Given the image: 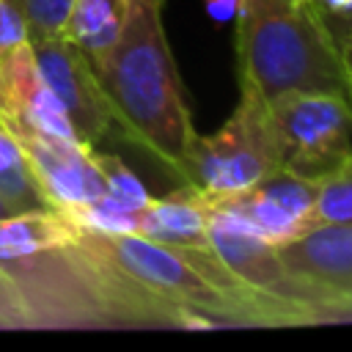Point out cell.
Returning a JSON list of instances; mask_svg holds the SVG:
<instances>
[{"label": "cell", "instance_id": "2e32d148", "mask_svg": "<svg viewBox=\"0 0 352 352\" xmlns=\"http://www.w3.org/2000/svg\"><path fill=\"white\" fill-rule=\"evenodd\" d=\"M77 226L91 228V231H102V234H138V214L140 212H129L121 209L116 204H110L107 198H96L91 204L74 206L66 212Z\"/></svg>", "mask_w": 352, "mask_h": 352}, {"label": "cell", "instance_id": "7402d4cb", "mask_svg": "<svg viewBox=\"0 0 352 352\" xmlns=\"http://www.w3.org/2000/svg\"><path fill=\"white\" fill-rule=\"evenodd\" d=\"M14 212H19V209H16V206H14V204L0 192V220H3V217H8V214H14Z\"/></svg>", "mask_w": 352, "mask_h": 352}, {"label": "cell", "instance_id": "e0dca14e", "mask_svg": "<svg viewBox=\"0 0 352 352\" xmlns=\"http://www.w3.org/2000/svg\"><path fill=\"white\" fill-rule=\"evenodd\" d=\"M16 3L25 14L30 38L60 36L69 6H72V0H16Z\"/></svg>", "mask_w": 352, "mask_h": 352}, {"label": "cell", "instance_id": "d6986e66", "mask_svg": "<svg viewBox=\"0 0 352 352\" xmlns=\"http://www.w3.org/2000/svg\"><path fill=\"white\" fill-rule=\"evenodd\" d=\"M316 19L322 22V28H324V33L330 36V41H333L336 50H341L344 41L352 36V6L344 8V11H338V14H322V16H316Z\"/></svg>", "mask_w": 352, "mask_h": 352}, {"label": "cell", "instance_id": "603a6c76", "mask_svg": "<svg viewBox=\"0 0 352 352\" xmlns=\"http://www.w3.org/2000/svg\"><path fill=\"white\" fill-rule=\"evenodd\" d=\"M162 3H165V0H162Z\"/></svg>", "mask_w": 352, "mask_h": 352}, {"label": "cell", "instance_id": "9c48e42d", "mask_svg": "<svg viewBox=\"0 0 352 352\" xmlns=\"http://www.w3.org/2000/svg\"><path fill=\"white\" fill-rule=\"evenodd\" d=\"M209 209L212 198L204 190L184 184L165 198H151L148 206L140 209L138 234L168 248L209 245Z\"/></svg>", "mask_w": 352, "mask_h": 352}, {"label": "cell", "instance_id": "5bb4252c", "mask_svg": "<svg viewBox=\"0 0 352 352\" xmlns=\"http://www.w3.org/2000/svg\"><path fill=\"white\" fill-rule=\"evenodd\" d=\"M316 184H319L316 179H305V176H297V173L278 168L275 173L264 176L253 187L267 192L278 206H283L294 220H300L302 228H308L311 226V209L316 201Z\"/></svg>", "mask_w": 352, "mask_h": 352}, {"label": "cell", "instance_id": "44dd1931", "mask_svg": "<svg viewBox=\"0 0 352 352\" xmlns=\"http://www.w3.org/2000/svg\"><path fill=\"white\" fill-rule=\"evenodd\" d=\"M341 55V66H344V82H346V102L352 104V36L344 41V47L338 50Z\"/></svg>", "mask_w": 352, "mask_h": 352}, {"label": "cell", "instance_id": "6da1fadb", "mask_svg": "<svg viewBox=\"0 0 352 352\" xmlns=\"http://www.w3.org/2000/svg\"><path fill=\"white\" fill-rule=\"evenodd\" d=\"M116 129L184 182L195 138L162 28V0H126L118 41L94 69Z\"/></svg>", "mask_w": 352, "mask_h": 352}, {"label": "cell", "instance_id": "30bf717a", "mask_svg": "<svg viewBox=\"0 0 352 352\" xmlns=\"http://www.w3.org/2000/svg\"><path fill=\"white\" fill-rule=\"evenodd\" d=\"M77 234V223L60 209H25L0 220V267L63 248Z\"/></svg>", "mask_w": 352, "mask_h": 352}, {"label": "cell", "instance_id": "52a82bcc", "mask_svg": "<svg viewBox=\"0 0 352 352\" xmlns=\"http://www.w3.org/2000/svg\"><path fill=\"white\" fill-rule=\"evenodd\" d=\"M278 258L333 319L352 314V226H311L278 245Z\"/></svg>", "mask_w": 352, "mask_h": 352}, {"label": "cell", "instance_id": "ffe728a7", "mask_svg": "<svg viewBox=\"0 0 352 352\" xmlns=\"http://www.w3.org/2000/svg\"><path fill=\"white\" fill-rule=\"evenodd\" d=\"M204 6H206V14H209L214 22L226 25V22H234V19H236L242 0H204Z\"/></svg>", "mask_w": 352, "mask_h": 352}, {"label": "cell", "instance_id": "9a60e30c", "mask_svg": "<svg viewBox=\"0 0 352 352\" xmlns=\"http://www.w3.org/2000/svg\"><path fill=\"white\" fill-rule=\"evenodd\" d=\"M94 162L102 173V184H104V195L110 204L129 209V212H140L148 206L151 195L146 192V187L140 184V179L116 157V154H102L94 148Z\"/></svg>", "mask_w": 352, "mask_h": 352}, {"label": "cell", "instance_id": "ac0fdd59", "mask_svg": "<svg viewBox=\"0 0 352 352\" xmlns=\"http://www.w3.org/2000/svg\"><path fill=\"white\" fill-rule=\"evenodd\" d=\"M28 22L16 0H0V55L28 44Z\"/></svg>", "mask_w": 352, "mask_h": 352}, {"label": "cell", "instance_id": "277c9868", "mask_svg": "<svg viewBox=\"0 0 352 352\" xmlns=\"http://www.w3.org/2000/svg\"><path fill=\"white\" fill-rule=\"evenodd\" d=\"M267 104L283 170L319 182L352 157V104L344 96L292 91Z\"/></svg>", "mask_w": 352, "mask_h": 352}, {"label": "cell", "instance_id": "7a4b0ae2", "mask_svg": "<svg viewBox=\"0 0 352 352\" xmlns=\"http://www.w3.org/2000/svg\"><path fill=\"white\" fill-rule=\"evenodd\" d=\"M236 58L239 85L267 102L292 91L346 99L341 55L305 0H242Z\"/></svg>", "mask_w": 352, "mask_h": 352}, {"label": "cell", "instance_id": "ba28073f", "mask_svg": "<svg viewBox=\"0 0 352 352\" xmlns=\"http://www.w3.org/2000/svg\"><path fill=\"white\" fill-rule=\"evenodd\" d=\"M11 135L22 146L30 170L52 209L69 212L104 195L102 173L94 162L91 146L33 129H11Z\"/></svg>", "mask_w": 352, "mask_h": 352}, {"label": "cell", "instance_id": "5b68a950", "mask_svg": "<svg viewBox=\"0 0 352 352\" xmlns=\"http://www.w3.org/2000/svg\"><path fill=\"white\" fill-rule=\"evenodd\" d=\"M209 248L248 289L283 308L294 324L333 319L319 300H314L300 283L286 275L278 258V245L217 198H212L209 209Z\"/></svg>", "mask_w": 352, "mask_h": 352}, {"label": "cell", "instance_id": "4fadbf2b", "mask_svg": "<svg viewBox=\"0 0 352 352\" xmlns=\"http://www.w3.org/2000/svg\"><path fill=\"white\" fill-rule=\"evenodd\" d=\"M311 226H352V157L319 179Z\"/></svg>", "mask_w": 352, "mask_h": 352}, {"label": "cell", "instance_id": "3957f363", "mask_svg": "<svg viewBox=\"0 0 352 352\" xmlns=\"http://www.w3.org/2000/svg\"><path fill=\"white\" fill-rule=\"evenodd\" d=\"M239 88V104L231 118L212 135L195 132L187 151L184 184L212 198L242 192L280 168L267 99L253 88Z\"/></svg>", "mask_w": 352, "mask_h": 352}, {"label": "cell", "instance_id": "8992f818", "mask_svg": "<svg viewBox=\"0 0 352 352\" xmlns=\"http://www.w3.org/2000/svg\"><path fill=\"white\" fill-rule=\"evenodd\" d=\"M28 41H30L38 74L63 104L77 140L82 146L96 148V143L116 129V121L94 69L66 36H47V38H28Z\"/></svg>", "mask_w": 352, "mask_h": 352}, {"label": "cell", "instance_id": "8fae6325", "mask_svg": "<svg viewBox=\"0 0 352 352\" xmlns=\"http://www.w3.org/2000/svg\"><path fill=\"white\" fill-rule=\"evenodd\" d=\"M126 0H72L60 36H66L96 69L121 36Z\"/></svg>", "mask_w": 352, "mask_h": 352}, {"label": "cell", "instance_id": "7c38bea8", "mask_svg": "<svg viewBox=\"0 0 352 352\" xmlns=\"http://www.w3.org/2000/svg\"><path fill=\"white\" fill-rule=\"evenodd\" d=\"M0 192L19 209H47V198L30 170V162L11 135V129L0 121Z\"/></svg>", "mask_w": 352, "mask_h": 352}]
</instances>
